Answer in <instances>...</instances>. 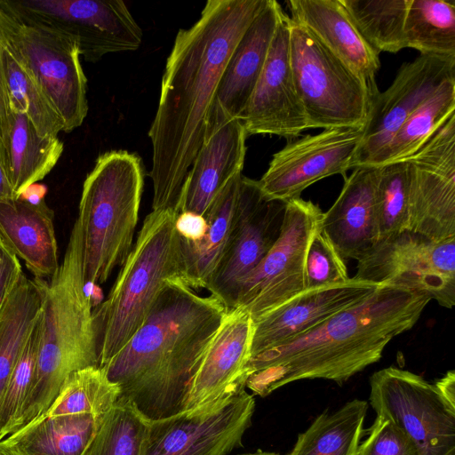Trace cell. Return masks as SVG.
Returning a JSON list of instances; mask_svg holds the SVG:
<instances>
[{
  "label": "cell",
  "instance_id": "6da1fadb",
  "mask_svg": "<svg viewBox=\"0 0 455 455\" xmlns=\"http://www.w3.org/2000/svg\"><path fill=\"white\" fill-rule=\"evenodd\" d=\"M267 0H208L200 18L180 29L164 70L152 143V211L180 213L185 181L203 144L227 62Z\"/></svg>",
  "mask_w": 455,
  "mask_h": 455
},
{
  "label": "cell",
  "instance_id": "7a4b0ae2",
  "mask_svg": "<svg viewBox=\"0 0 455 455\" xmlns=\"http://www.w3.org/2000/svg\"><path fill=\"white\" fill-rule=\"evenodd\" d=\"M429 300L419 291L382 283L309 331L251 356L245 387L265 397L301 379L341 385L379 362L388 342L415 325Z\"/></svg>",
  "mask_w": 455,
  "mask_h": 455
},
{
  "label": "cell",
  "instance_id": "3957f363",
  "mask_svg": "<svg viewBox=\"0 0 455 455\" xmlns=\"http://www.w3.org/2000/svg\"><path fill=\"white\" fill-rule=\"evenodd\" d=\"M227 311L213 295L168 280L140 327L100 368L147 419L180 412L188 382Z\"/></svg>",
  "mask_w": 455,
  "mask_h": 455
},
{
  "label": "cell",
  "instance_id": "277c9868",
  "mask_svg": "<svg viewBox=\"0 0 455 455\" xmlns=\"http://www.w3.org/2000/svg\"><path fill=\"white\" fill-rule=\"evenodd\" d=\"M34 280L42 296L36 363L26 398L4 438L39 420L72 373L98 366L92 302L85 291L77 220L58 271L51 279Z\"/></svg>",
  "mask_w": 455,
  "mask_h": 455
},
{
  "label": "cell",
  "instance_id": "5b68a950",
  "mask_svg": "<svg viewBox=\"0 0 455 455\" xmlns=\"http://www.w3.org/2000/svg\"><path fill=\"white\" fill-rule=\"evenodd\" d=\"M177 215L172 211H152L144 219L108 296L92 310L99 367L140 327L168 280L186 283Z\"/></svg>",
  "mask_w": 455,
  "mask_h": 455
},
{
  "label": "cell",
  "instance_id": "8992f818",
  "mask_svg": "<svg viewBox=\"0 0 455 455\" xmlns=\"http://www.w3.org/2000/svg\"><path fill=\"white\" fill-rule=\"evenodd\" d=\"M144 185L140 157L125 150L98 156L87 174L76 219L85 283L107 282L133 246Z\"/></svg>",
  "mask_w": 455,
  "mask_h": 455
},
{
  "label": "cell",
  "instance_id": "52a82bcc",
  "mask_svg": "<svg viewBox=\"0 0 455 455\" xmlns=\"http://www.w3.org/2000/svg\"><path fill=\"white\" fill-rule=\"evenodd\" d=\"M5 45L32 76L70 132L88 113L87 79L76 40L44 23L12 14L0 0Z\"/></svg>",
  "mask_w": 455,
  "mask_h": 455
},
{
  "label": "cell",
  "instance_id": "ba28073f",
  "mask_svg": "<svg viewBox=\"0 0 455 455\" xmlns=\"http://www.w3.org/2000/svg\"><path fill=\"white\" fill-rule=\"evenodd\" d=\"M290 64L308 129L364 125L372 102L365 84L291 18Z\"/></svg>",
  "mask_w": 455,
  "mask_h": 455
},
{
  "label": "cell",
  "instance_id": "9c48e42d",
  "mask_svg": "<svg viewBox=\"0 0 455 455\" xmlns=\"http://www.w3.org/2000/svg\"><path fill=\"white\" fill-rule=\"evenodd\" d=\"M323 214L311 201L300 197L287 201L278 239L240 283L232 308L243 307L256 322L306 291L307 252L313 236L322 228Z\"/></svg>",
  "mask_w": 455,
  "mask_h": 455
},
{
  "label": "cell",
  "instance_id": "30bf717a",
  "mask_svg": "<svg viewBox=\"0 0 455 455\" xmlns=\"http://www.w3.org/2000/svg\"><path fill=\"white\" fill-rule=\"evenodd\" d=\"M357 261L356 279L401 285L447 308L455 304V236L435 241L403 230L379 241Z\"/></svg>",
  "mask_w": 455,
  "mask_h": 455
},
{
  "label": "cell",
  "instance_id": "8fae6325",
  "mask_svg": "<svg viewBox=\"0 0 455 455\" xmlns=\"http://www.w3.org/2000/svg\"><path fill=\"white\" fill-rule=\"evenodd\" d=\"M369 401L376 416L403 429L422 455H455V412L420 375L394 366L375 371Z\"/></svg>",
  "mask_w": 455,
  "mask_h": 455
},
{
  "label": "cell",
  "instance_id": "7c38bea8",
  "mask_svg": "<svg viewBox=\"0 0 455 455\" xmlns=\"http://www.w3.org/2000/svg\"><path fill=\"white\" fill-rule=\"evenodd\" d=\"M18 18L44 23L74 37L81 56L96 62L112 52L137 50L142 30L120 0L2 1Z\"/></svg>",
  "mask_w": 455,
  "mask_h": 455
},
{
  "label": "cell",
  "instance_id": "4fadbf2b",
  "mask_svg": "<svg viewBox=\"0 0 455 455\" xmlns=\"http://www.w3.org/2000/svg\"><path fill=\"white\" fill-rule=\"evenodd\" d=\"M254 410L244 389L202 411L149 419L140 455H228L242 445Z\"/></svg>",
  "mask_w": 455,
  "mask_h": 455
},
{
  "label": "cell",
  "instance_id": "5bb4252c",
  "mask_svg": "<svg viewBox=\"0 0 455 455\" xmlns=\"http://www.w3.org/2000/svg\"><path fill=\"white\" fill-rule=\"evenodd\" d=\"M407 230L435 241L455 236V113L411 157Z\"/></svg>",
  "mask_w": 455,
  "mask_h": 455
},
{
  "label": "cell",
  "instance_id": "9a60e30c",
  "mask_svg": "<svg viewBox=\"0 0 455 455\" xmlns=\"http://www.w3.org/2000/svg\"><path fill=\"white\" fill-rule=\"evenodd\" d=\"M287 202L267 197L259 181L242 175L233 233L206 289L228 310L240 283L261 262L278 239Z\"/></svg>",
  "mask_w": 455,
  "mask_h": 455
},
{
  "label": "cell",
  "instance_id": "2e32d148",
  "mask_svg": "<svg viewBox=\"0 0 455 455\" xmlns=\"http://www.w3.org/2000/svg\"><path fill=\"white\" fill-rule=\"evenodd\" d=\"M363 125L323 129L315 135L292 140L273 155L259 181L269 198L289 201L304 189L331 175L347 178L355 168Z\"/></svg>",
  "mask_w": 455,
  "mask_h": 455
},
{
  "label": "cell",
  "instance_id": "e0dca14e",
  "mask_svg": "<svg viewBox=\"0 0 455 455\" xmlns=\"http://www.w3.org/2000/svg\"><path fill=\"white\" fill-rule=\"evenodd\" d=\"M455 77V56L419 54L403 63L393 83L373 99L355 167L373 165L411 113L445 81Z\"/></svg>",
  "mask_w": 455,
  "mask_h": 455
},
{
  "label": "cell",
  "instance_id": "ac0fdd59",
  "mask_svg": "<svg viewBox=\"0 0 455 455\" xmlns=\"http://www.w3.org/2000/svg\"><path fill=\"white\" fill-rule=\"evenodd\" d=\"M254 322L243 307L227 311L186 387L181 411L220 403L245 389Z\"/></svg>",
  "mask_w": 455,
  "mask_h": 455
},
{
  "label": "cell",
  "instance_id": "d6986e66",
  "mask_svg": "<svg viewBox=\"0 0 455 455\" xmlns=\"http://www.w3.org/2000/svg\"><path fill=\"white\" fill-rule=\"evenodd\" d=\"M247 135L295 140L308 129L290 64V17L283 12L262 71L239 118Z\"/></svg>",
  "mask_w": 455,
  "mask_h": 455
},
{
  "label": "cell",
  "instance_id": "ffe728a7",
  "mask_svg": "<svg viewBox=\"0 0 455 455\" xmlns=\"http://www.w3.org/2000/svg\"><path fill=\"white\" fill-rule=\"evenodd\" d=\"M379 285L350 277L344 283L302 291L254 322L251 356L309 331L365 299Z\"/></svg>",
  "mask_w": 455,
  "mask_h": 455
},
{
  "label": "cell",
  "instance_id": "44dd1931",
  "mask_svg": "<svg viewBox=\"0 0 455 455\" xmlns=\"http://www.w3.org/2000/svg\"><path fill=\"white\" fill-rule=\"evenodd\" d=\"M247 136L239 118L208 119L203 144L185 181L180 212L204 216L223 188L242 173Z\"/></svg>",
  "mask_w": 455,
  "mask_h": 455
},
{
  "label": "cell",
  "instance_id": "7402d4cb",
  "mask_svg": "<svg viewBox=\"0 0 455 455\" xmlns=\"http://www.w3.org/2000/svg\"><path fill=\"white\" fill-rule=\"evenodd\" d=\"M379 166L354 168L331 208L322 230L344 259L359 260L379 241L376 185Z\"/></svg>",
  "mask_w": 455,
  "mask_h": 455
},
{
  "label": "cell",
  "instance_id": "603a6c76",
  "mask_svg": "<svg viewBox=\"0 0 455 455\" xmlns=\"http://www.w3.org/2000/svg\"><path fill=\"white\" fill-rule=\"evenodd\" d=\"M286 4L290 18L356 74L373 100L379 92L376 84L379 54L362 37L340 1L289 0Z\"/></svg>",
  "mask_w": 455,
  "mask_h": 455
},
{
  "label": "cell",
  "instance_id": "cb8c5ba5",
  "mask_svg": "<svg viewBox=\"0 0 455 455\" xmlns=\"http://www.w3.org/2000/svg\"><path fill=\"white\" fill-rule=\"evenodd\" d=\"M283 12L277 1L267 0L247 28L227 62L209 116L240 118L262 71Z\"/></svg>",
  "mask_w": 455,
  "mask_h": 455
},
{
  "label": "cell",
  "instance_id": "d4e9b609",
  "mask_svg": "<svg viewBox=\"0 0 455 455\" xmlns=\"http://www.w3.org/2000/svg\"><path fill=\"white\" fill-rule=\"evenodd\" d=\"M53 219L44 199H0V238L35 278L51 279L60 267Z\"/></svg>",
  "mask_w": 455,
  "mask_h": 455
},
{
  "label": "cell",
  "instance_id": "484cf974",
  "mask_svg": "<svg viewBox=\"0 0 455 455\" xmlns=\"http://www.w3.org/2000/svg\"><path fill=\"white\" fill-rule=\"evenodd\" d=\"M241 174L235 175L215 197L204 218L207 229L198 242L180 237L186 283L206 289L230 241L235 222Z\"/></svg>",
  "mask_w": 455,
  "mask_h": 455
},
{
  "label": "cell",
  "instance_id": "4316f807",
  "mask_svg": "<svg viewBox=\"0 0 455 455\" xmlns=\"http://www.w3.org/2000/svg\"><path fill=\"white\" fill-rule=\"evenodd\" d=\"M12 112L4 156L12 190L15 197H19L29 186L51 172L62 155L64 145L58 136L39 135L25 114Z\"/></svg>",
  "mask_w": 455,
  "mask_h": 455
},
{
  "label": "cell",
  "instance_id": "83f0119b",
  "mask_svg": "<svg viewBox=\"0 0 455 455\" xmlns=\"http://www.w3.org/2000/svg\"><path fill=\"white\" fill-rule=\"evenodd\" d=\"M368 407L367 401L353 399L335 411H324L298 435L287 455H355Z\"/></svg>",
  "mask_w": 455,
  "mask_h": 455
},
{
  "label": "cell",
  "instance_id": "f1b7e54d",
  "mask_svg": "<svg viewBox=\"0 0 455 455\" xmlns=\"http://www.w3.org/2000/svg\"><path fill=\"white\" fill-rule=\"evenodd\" d=\"M42 296L21 273L0 308V396L40 315Z\"/></svg>",
  "mask_w": 455,
  "mask_h": 455
},
{
  "label": "cell",
  "instance_id": "f546056e",
  "mask_svg": "<svg viewBox=\"0 0 455 455\" xmlns=\"http://www.w3.org/2000/svg\"><path fill=\"white\" fill-rule=\"evenodd\" d=\"M100 419L89 414L44 418L0 443L28 455H82Z\"/></svg>",
  "mask_w": 455,
  "mask_h": 455
},
{
  "label": "cell",
  "instance_id": "4dcf8cb0",
  "mask_svg": "<svg viewBox=\"0 0 455 455\" xmlns=\"http://www.w3.org/2000/svg\"><path fill=\"white\" fill-rule=\"evenodd\" d=\"M455 113V77L445 81L405 120L372 166L404 161L422 148Z\"/></svg>",
  "mask_w": 455,
  "mask_h": 455
},
{
  "label": "cell",
  "instance_id": "1f68e13d",
  "mask_svg": "<svg viewBox=\"0 0 455 455\" xmlns=\"http://www.w3.org/2000/svg\"><path fill=\"white\" fill-rule=\"evenodd\" d=\"M403 35L420 54L455 56L454 1L409 0Z\"/></svg>",
  "mask_w": 455,
  "mask_h": 455
},
{
  "label": "cell",
  "instance_id": "d6a6232c",
  "mask_svg": "<svg viewBox=\"0 0 455 455\" xmlns=\"http://www.w3.org/2000/svg\"><path fill=\"white\" fill-rule=\"evenodd\" d=\"M364 41L377 52L406 48L403 25L409 0H339Z\"/></svg>",
  "mask_w": 455,
  "mask_h": 455
},
{
  "label": "cell",
  "instance_id": "836d02e7",
  "mask_svg": "<svg viewBox=\"0 0 455 455\" xmlns=\"http://www.w3.org/2000/svg\"><path fill=\"white\" fill-rule=\"evenodd\" d=\"M120 395L119 387L108 378L103 369L99 366L86 367L68 378L56 399L40 419L74 414L101 418Z\"/></svg>",
  "mask_w": 455,
  "mask_h": 455
},
{
  "label": "cell",
  "instance_id": "e575fe53",
  "mask_svg": "<svg viewBox=\"0 0 455 455\" xmlns=\"http://www.w3.org/2000/svg\"><path fill=\"white\" fill-rule=\"evenodd\" d=\"M3 59L12 111L25 114L41 136L57 137L64 132L60 114L32 76L9 51L5 41Z\"/></svg>",
  "mask_w": 455,
  "mask_h": 455
},
{
  "label": "cell",
  "instance_id": "d590c367",
  "mask_svg": "<svg viewBox=\"0 0 455 455\" xmlns=\"http://www.w3.org/2000/svg\"><path fill=\"white\" fill-rule=\"evenodd\" d=\"M149 419L119 397L101 417L82 455H140Z\"/></svg>",
  "mask_w": 455,
  "mask_h": 455
},
{
  "label": "cell",
  "instance_id": "8d00e7d4",
  "mask_svg": "<svg viewBox=\"0 0 455 455\" xmlns=\"http://www.w3.org/2000/svg\"><path fill=\"white\" fill-rule=\"evenodd\" d=\"M376 204L379 241L407 230L409 177L406 161L379 165Z\"/></svg>",
  "mask_w": 455,
  "mask_h": 455
},
{
  "label": "cell",
  "instance_id": "74e56055",
  "mask_svg": "<svg viewBox=\"0 0 455 455\" xmlns=\"http://www.w3.org/2000/svg\"><path fill=\"white\" fill-rule=\"evenodd\" d=\"M41 333V313L0 396V441L16 419L31 385Z\"/></svg>",
  "mask_w": 455,
  "mask_h": 455
},
{
  "label": "cell",
  "instance_id": "f35d334b",
  "mask_svg": "<svg viewBox=\"0 0 455 455\" xmlns=\"http://www.w3.org/2000/svg\"><path fill=\"white\" fill-rule=\"evenodd\" d=\"M306 290L328 287L347 282V267L322 228L313 236L307 252Z\"/></svg>",
  "mask_w": 455,
  "mask_h": 455
},
{
  "label": "cell",
  "instance_id": "ab89813d",
  "mask_svg": "<svg viewBox=\"0 0 455 455\" xmlns=\"http://www.w3.org/2000/svg\"><path fill=\"white\" fill-rule=\"evenodd\" d=\"M355 455H422L414 441L390 420L376 416Z\"/></svg>",
  "mask_w": 455,
  "mask_h": 455
},
{
  "label": "cell",
  "instance_id": "60d3db41",
  "mask_svg": "<svg viewBox=\"0 0 455 455\" xmlns=\"http://www.w3.org/2000/svg\"><path fill=\"white\" fill-rule=\"evenodd\" d=\"M21 273L18 258L0 238V308Z\"/></svg>",
  "mask_w": 455,
  "mask_h": 455
},
{
  "label": "cell",
  "instance_id": "b9f144b4",
  "mask_svg": "<svg viewBox=\"0 0 455 455\" xmlns=\"http://www.w3.org/2000/svg\"><path fill=\"white\" fill-rule=\"evenodd\" d=\"M1 13V11H0ZM4 36L0 16V148L4 153V148L9 138L12 124V108L7 92L4 67Z\"/></svg>",
  "mask_w": 455,
  "mask_h": 455
},
{
  "label": "cell",
  "instance_id": "7bdbcfd3",
  "mask_svg": "<svg viewBox=\"0 0 455 455\" xmlns=\"http://www.w3.org/2000/svg\"><path fill=\"white\" fill-rule=\"evenodd\" d=\"M175 228L182 239L195 243L200 241L204 235L207 223L199 214L183 212L176 216Z\"/></svg>",
  "mask_w": 455,
  "mask_h": 455
},
{
  "label": "cell",
  "instance_id": "ee69618b",
  "mask_svg": "<svg viewBox=\"0 0 455 455\" xmlns=\"http://www.w3.org/2000/svg\"><path fill=\"white\" fill-rule=\"evenodd\" d=\"M438 395L448 407L455 412V372L449 371L434 384Z\"/></svg>",
  "mask_w": 455,
  "mask_h": 455
},
{
  "label": "cell",
  "instance_id": "f6af8a7d",
  "mask_svg": "<svg viewBox=\"0 0 455 455\" xmlns=\"http://www.w3.org/2000/svg\"><path fill=\"white\" fill-rule=\"evenodd\" d=\"M15 197L6 167L5 156L0 148V199Z\"/></svg>",
  "mask_w": 455,
  "mask_h": 455
},
{
  "label": "cell",
  "instance_id": "bcb514c9",
  "mask_svg": "<svg viewBox=\"0 0 455 455\" xmlns=\"http://www.w3.org/2000/svg\"><path fill=\"white\" fill-rule=\"evenodd\" d=\"M0 455H28L15 446L0 443Z\"/></svg>",
  "mask_w": 455,
  "mask_h": 455
},
{
  "label": "cell",
  "instance_id": "7dc6e473",
  "mask_svg": "<svg viewBox=\"0 0 455 455\" xmlns=\"http://www.w3.org/2000/svg\"><path fill=\"white\" fill-rule=\"evenodd\" d=\"M241 455H280V454L276 453V452L265 451L258 450V451H256L254 452L245 453V454H241Z\"/></svg>",
  "mask_w": 455,
  "mask_h": 455
}]
</instances>
